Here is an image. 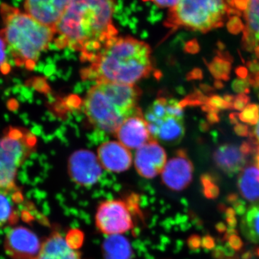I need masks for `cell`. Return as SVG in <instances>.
I'll return each mask as SVG.
<instances>
[{
  "instance_id": "obj_1",
  "label": "cell",
  "mask_w": 259,
  "mask_h": 259,
  "mask_svg": "<svg viewBox=\"0 0 259 259\" xmlns=\"http://www.w3.org/2000/svg\"><path fill=\"white\" fill-rule=\"evenodd\" d=\"M115 7V0H70L54 28L56 47L77 51L81 60L89 62L117 36L113 21Z\"/></svg>"
},
{
  "instance_id": "obj_2",
  "label": "cell",
  "mask_w": 259,
  "mask_h": 259,
  "mask_svg": "<svg viewBox=\"0 0 259 259\" xmlns=\"http://www.w3.org/2000/svg\"><path fill=\"white\" fill-rule=\"evenodd\" d=\"M88 63L81 76L96 83L136 85L148 77L153 69L151 47L131 36L117 35Z\"/></svg>"
},
{
  "instance_id": "obj_3",
  "label": "cell",
  "mask_w": 259,
  "mask_h": 259,
  "mask_svg": "<svg viewBox=\"0 0 259 259\" xmlns=\"http://www.w3.org/2000/svg\"><path fill=\"white\" fill-rule=\"evenodd\" d=\"M0 16L3 21L0 35L15 64L26 69H34L40 56L54 42V29L8 3L0 5Z\"/></svg>"
},
{
  "instance_id": "obj_4",
  "label": "cell",
  "mask_w": 259,
  "mask_h": 259,
  "mask_svg": "<svg viewBox=\"0 0 259 259\" xmlns=\"http://www.w3.org/2000/svg\"><path fill=\"white\" fill-rule=\"evenodd\" d=\"M141 94L136 85L97 82L87 93L83 112L95 128L115 134L121 124L139 110Z\"/></svg>"
},
{
  "instance_id": "obj_5",
  "label": "cell",
  "mask_w": 259,
  "mask_h": 259,
  "mask_svg": "<svg viewBox=\"0 0 259 259\" xmlns=\"http://www.w3.org/2000/svg\"><path fill=\"white\" fill-rule=\"evenodd\" d=\"M233 15L231 0H180L168 10L164 25L206 33L222 28Z\"/></svg>"
},
{
  "instance_id": "obj_6",
  "label": "cell",
  "mask_w": 259,
  "mask_h": 259,
  "mask_svg": "<svg viewBox=\"0 0 259 259\" xmlns=\"http://www.w3.org/2000/svg\"><path fill=\"white\" fill-rule=\"evenodd\" d=\"M36 144L35 135L23 127H10L0 138V190L18 187L19 169L34 152Z\"/></svg>"
},
{
  "instance_id": "obj_7",
  "label": "cell",
  "mask_w": 259,
  "mask_h": 259,
  "mask_svg": "<svg viewBox=\"0 0 259 259\" xmlns=\"http://www.w3.org/2000/svg\"><path fill=\"white\" fill-rule=\"evenodd\" d=\"M183 109L175 99H156L144 114L152 139L166 144L180 143L185 132Z\"/></svg>"
},
{
  "instance_id": "obj_8",
  "label": "cell",
  "mask_w": 259,
  "mask_h": 259,
  "mask_svg": "<svg viewBox=\"0 0 259 259\" xmlns=\"http://www.w3.org/2000/svg\"><path fill=\"white\" fill-rule=\"evenodd\" d=\"M99 231L107 236L122 235L134 226L132 213L121 199H109L100 204L95 214Z\"/></svg>"
},
{
  "instance_id": "obj_9",
  "label": "cell",
  "mask_w": 259,
  "mask_h": 259,
  "mask_svg": "<svg viewBox=\"0 0 259 259\" xmlns=\"http://www.w3.org/2000/svg\"><path fill=\"white\" fill-rule=\"evenodd\" d=\"M234 20L241 28L242 47L253 52L259 46V0H231Z\"/></svg>"
},
{
  "instance_id": "obj_10",
  "label": "cell",
  "mask_w": 259,
  "mask_h": 259,
  "mask_svg": "<svg viewBox=\"0 0 259 259\" xmlns=\"http://www.w3.org/2000/svg\"><path fill=\"white\" fill-rule=\"evenodd\" d=\"M42 243L32 230L24 226L13 227L5 236V253L12 259H35Z\"/></svg>"
},
{
  "instance_id": "obj_11",
  "label": "cell",
  "mask_w": 259,
  "mask_h": 259,
  "mask_svg": "<svg viewBox=\"0 0 259 259\" xmlns=\"http://www.w3.org/2000/svg\"><path fill=\"white\" fill-rule=\"evenodd\" d=\"M115 134L118 142L129 150H138L153 140L147 121L140 108L121 124Z\"/></svg>"
},
{
  "instance_id": "obj_12",
  "label": "cell",
  "mask_w": 259,
  "mask_h": 259,
  "mask_svg": "<svg viewBox=\"0 0 259 259\" xmlns=\"http://www.w3.org/2000/svg\"><path fill=\"white\" fill-rule=\"evenodd\" d=\"M102 166L93 153L79 151L74 153L69 161V173L76 185L90 187L95 185L102 175Z\"/></svg>"
},
{
  "instance_id": "obj_13",
  "label": "cell",
  "mask_w": 259,
  "mask_h": 259,
  "mask_svg": "<svg viewBox=\"0 0 259 259\" xmlns=\"http://www.w3.org/2000/svg\"><path fill=\"white\" fill-rule=\"evenodd\" d=\"M194 166L186 151L180 150L166 162L161 172L162 182L169 190L182 191L192 182Z\"/></svg>"
},
{
  "instance_id": "obj_14",
  "label": "cell",
  "mask_w": 259,
  "mask_h": 259,
  "mask_svg": "<svg viewBox=\"0 0 259 259\" xmlns=\"http://www.w3.org/2000/svg\"><path fill=\"white\" fill-rule=\"evenodd\" d=\"M166 153L157 141L151 140L136 150L134 165L140 176L153 179L161 174L166 163Z\"/></svg>"
},
{
  "instance_id": "obj_15",
  "label": "cell",
  "mask_w": 259,
  "mask_h": 259,
  "mask_svg": "<svg viewBox=\"0 0 259 259\" xmlns=\"http://www.w3.org/2000/svg\"><path fill=\"white\" fill-rule=\"evenodd\" d=\"M69 3L70 0H23L24 11L39 23L54 30Z\"/></svg>"
},
{
  "instance_id": "obj_16",
  "label": "cell",
  "mask_w": 259,
  "mask_h": 259,
  "mask_svg": "<svg viewBox=\"0 0 259 259\" xmlns=\"http://www.w3.org/2000/svg\"><path fill=\"white\" fill-rule=\"evenodd\" d=\"M97 158L102 168L113 173L127 171L133 162L131 151L118 141L102 144L97 151Z\"/></svg>"
},
{
  "instance_id": "obj_17",
  "label": "cell",
  "mask_w": 259,
  "mask_h": 259,
  "mask_svg": "<svg viewBox=\"0 0 259 259\" xmlns=\"http://www.w3.org/2000/svg\"><path fill=\"white\" fill-rule=\"evenodd\" d=\"M213 160L221 171L233 176L243 169L246 163L247 156L240 146L223 144L214 151Z\"/></svg>"
},
{
  "instance_id": "obj_18",
  "label": "cell",
  "mask_w": 259,
  "mask_h": 259,
  "mask_svg": "<svg viewBox=\"0 0 259 259\" xmlns=\"http://www.w3.org/2000/svg\"><path fill=\"white\" fill-rule=\"evenodd\" d=\"M35 259H81V256L67 238L59 233H54L42 242L41 249Z\"/></svg>"
},
{
  "instance_id": "obj_19",
  "label": "cell",
  "mask_w": 259,
  "mask_h": 259,
  "mask_svg": "<svg viewBox=\"0 0 259 259\" xmlns=\"http://www.w3.org/2000/svg\"><path fill=\"white\" fill-rule=\"evenodd\" d=\"M23 199V194L18 187L0 190V229L18 221L19 207Z\"/></svg>"
},
{
  "instance_id": "obj_20",
  "label": "cell",
  "mask_w": 259,
  "mask_h": 259,
  "mask_svg": "<svg viewBox=\"0 0 259 259\" xmlns=\"http://www.w3.org/2000/svg\"><path fill=\"white\" fill-rule=\"evenodd\" d=\"M238 187L243 198L250 202L259 200V168L247 166L238 177Z\"/></svg>"
},
{
  "instance_id": "obj_21",
  "label": "cell",
  "mask_w": 259,
  "mask_h": 259,
  "mask_svg": "<svg viewBox=\"0 0 259 259\" xmlns=\"http://www.w3.org/2000/svg\"><path fill=\"white\" fill-rule=\"evenodd\" d=\"M102 250L105 259H131L132 257L131 245L122 235L107 236Z\"/></svg>"
},
{
  "instance_id": "obj_22",
  "label": "cell",
  "mask_w": 259,
  "mask_h": 259,
  "mask_svg": "<svg viewBox=\"0 0 259 259\" xmlns=\"http://www.w3.org/2000/svg\"><path fill=\"white\" fill-rule=\"evenodd\" d=\"M241 225L245 236L253 243H259V202L248 209Z\"/></svg>"
},
{
  "instance_id": "obj_23",
  "label": "cell",
  "mask_w": 259,
  "mask_h": 259,
  "mask_svg": "<svg viewBox=\"0 0 259 259\" xmlns=\"http://www.w3.org/2000/svg\"><path fill=\"white\" fill-rule=\"evenodd\" d=\"M211 74L217 80L228 81L231 71V62L216 56L211 62L207 63Z\"/></svg>"
},
{
  "instance_id": "obj_24",
  "label": "cell",
  "mask_w": 259,
  "mask_h": 259,
  "mask_svg": "<svg viewBox=\"0 0 259 259\" xmlns=\"http://www.w3.org/2000/svg\"><path fill=\"white\" fill-rule=\"evenodd\" d=\"M240 120L250 125H256L259 120V105L250 104L244 110L238 114Z\"/></svg>"
},
{
  "instance_id": "obj_25",
  "label": "cell",
  "mask_w": 259,
  "mask_h": 259,
  "mask_svg": "<svg viewBox=\"0 0 259 259\" xmlns=\"http://www.w3.org/2000/svg\"><path fill=\"white\" fill-rule=\"evenodd\" d=\"M202 184L203 186L204 193L208 198H214L219 193V189L214 184L212 176L209 175H204L202 177Z\"/></svg>"
},
{
  "instance_id": "obj_26",
  "label": "cell",
  "mask_w": 259,
  "mask_h": 259,
  "mask_svg": "<svg viewBox=\"0 0 259 259\" xmlns=\"http://www.w3.org/2000/svg\"><path fill=\"white\" fill-rule=\"evenodd\" d=\"M206 104L219 111L221 110L233 109V105L228 103L223 99V97L218 96V95H213V96L208 97V100Z\"/></svg>"
},
{
  "instance_id": "obj_27",
  "label": "cell",
  "mask_w": 259,
  "mask_h": 259,
  "mask_svg": "<svg viewBox=\"0 0 259 259\" xmlns=\"http://www.w3.org/2000/svg\"><path fill=\"white\" fill-rule=\"evenodd\" d=\"M250 85L248 79H236L232 82V89L235 93L246 95L249 93Z\"/></svg>"
},
{
  "instance_id": "obj_28",
  "label": "cell",
  "mask_w": 259,
  "mask_h": 259,
  "mask_svg": "<svg viewBox=\"0 0 259 259\" xmlns=\"http://www.w3.org/2000/svg\"><path fill=\"white\" fill-rule=\"evenodd\" d=\"M250 102L249 97L245 94H239L235 97L234 101L233 103V109L237 110H243L247 107V105H248V102Z\"/></svg>"
},
{
  "instance_id": "obj_29",
  "label": "cell",
  "mask_w": 259,
  "mask_h": 259,
  "mask_svg": "<svg viewBox=\"0 0 259 259\" xmlns=\"http://www.w3.org/2000/svg\"><path fill=\"white\" fill-rule=\"evenodd\" d=\"M143 1L153 3L158 8H168V10H170L176 6L180 0H143Z\"/></svg>"
},
{
  "instance_id": "obj_30",
  "label": "cell",
  "mask_w": 259,
  "mask_h": 259,
  "mask_svg": "<svg viewBox=\"0 0 259 259\" xmlns=\"http://www.w3.org/2000/svg\"><path fill=\"white\" fill-rule=\"evenodd\" d=\"M7 48L6 42L4 39L0 35V68L3 67L7 61Z\"/></svg>"
},
{
  "instance_id": "obj_31",
  "label": "cell",
  "mask_w": 259,
  "mask_h": 259,
  "mask_svg": "<svg viewBox=\"0 0 259 259\" xmlns=\"http://www.w3.org/2000/svg\"><path fill=\"white\" fill-rule=\"evenodd\" d=\"M234 131L238 136H242V137H246L250 135L249 128L248 126L243 125V124H236L234 127Z\"/></svg>"
},
{
  "instance_id": "obj_32",
  "label": "cell",
  "mask_w": 259,
  "mask_h": 259,
  "mask_svg": "<svg viewBox=\"0 0 259 259\" xmlns=\"http://www.w3.org/2000/svg\"><path fill=\"white\" fill-rule=\"evenodd\" d=\"M203 78V74H202V70L200 69H194L187 75V79L188 80H197L202 79Z\"/></svg>"
},
{
  "instance_id": "obj_33",
  "label": "cell",
  "mask_w": 259,
  "mask_h": 259,
  "mask_svg": "<svg viewBox=\"0 0 259 259\" xmlns=\"http://www.w3.org/2000/svg\"><path fill=\"white\" fill-rule=\"evenodd\" d=\"M250 141L259 146V120L256 125H255L254 128H253L251 132L250 133Z\"/></svg>"
},
{
  "instance_id": "obj_34",
  "label": "cell",
  "mask_w": 259,
  "mask_h": 259,
  "mask_svg": "<svg viewBox=\"0 0 259 259\" xmlns=\"http://www.w3.org/2000/svg\"><path fill=\"white\" fill-rule=\"evenodd\" d=\"M248 69L251 71L252 75L259 74V61L257 60H253L249 61L247 64Z\"/></svg>"
},
{
  "instance_id": "obj_35",
  "label": "cell",
  "mask_w": 259,
  "mask_h": 259,
  "mask_svg": "<svg viewBox=\"0 0 259 259\" xmlns=\"http://www.w3.org/2000/svg\"><path fill=\"white\" fill-rule=\"evenodd\" d=\"M185 50L190 54H197L199 51V45L196 41L188 42L186 46Z\"/></svg>"
},
{
  "instance_id": "obj_36",
  "label": "cell",
  "mask_w": 259,
  "mask_h": 259,
  "mask_svg": "<svg viewBox=\"0 0 259 259\" xmlns=\"http://www.w3.org/2000/svg\"><path fill=\"white\" fill-rule=\"evenodd\" d=\"M207 122L209 124H214L220 121L219 115L217 112H211L207 113Z\"/></svg>"
},
{
  "instance_id": "obj_37",
  "label": "cell",
  "mask_w": 259,
  "mask_h": 259,
  "mask_svg": "<svg viewBox=\"0 0 259 259\" xmlns=\"http://www.w3.org/2000/svg\"><path fill=\"white\" fill-rule=\"evenodd\" d=\"M236 73L240 79H245L248 76V69L243 66L237 68Z\"/></svg>"
},
{
  "instance_id": "obj_38",
  "label": "cell",
  "mask_w": 259,
  "mask_h": 259,
  "mask_svg": "<svg viewBox=\"0 0 259 259\" xmlns=\"http://www.w3.org/2000/svg\"><path fill=\"white\" fill-rule=\"evenodd\" d=\"M200 89L203 93H211L213 91L212 87L204 84V83H203V84H200Z\"/></svg>"
},
{
  "instance_id": "obj_39",
  "label": "cell",
  "mask_w": 259,
  "mask_h": 259,
  "mask_svg": "<svg viewBox=\"0 0 259 259\" xmlns=\"http://www.w3.org/2000/svg\"><path fill=\"white\" fill-rule=\"evenodd\" d=\"M229 118L232 124H235V125H236V124L238 123V118H239V117H238V114L232 113L230 115Z\"/></svg>"
},
{
  "instance_id": "obj_40",
  "label": "cell",
  "mask_w": 259,
  "mask_h": 259,
  "mask_svg": "<svg viewBox=\"0 0 259 259\" xmlns=\"http://www.w3.org/2000/svg\"><path fill=\"white\" fill-rule=\"evenodd\" d=\"M254 161L255 166L259 168V146H258V147H257L256 151H255Z\"/></svg>"
},
{
  "instance_id": "obj_41",
  "label": "cell",
  "mask_w": 259,
  "mask_h": 259,
  "mask_svg": "<svg viewBox=\"0 0 259 259\" xmlns=\"http://www.w3.org/2000/svg\"><path fill=\"white\" fill-rule=\"evenodd\" d=\"M200 129L202 130V131H206L209 129V123L208 122H204V121H202L200 123Z\"/></svg>"
},
{
  "instance_id": "obj_42",
  "label": "cell",
  "mask_w": 259,
  "mask_h": 259,
  "mask_svg": "<svg viewBox=\"0 0 259 259\" xmlns=\"http://www.w3.org/2000/svg\"><path fill=\"white\" fill-rule=\"evenodd\" d=\"M214 87L216 89H222L223 88V87H224V85H223V83L222 81H220V80H216L215 81H214Z\"/></svg>"
},
{
  "instance_id": "obj_43",
  "label": "cell",
  "mask_w": 259,
  "mask_h": 259,
  "mask_svg": "<svg viewBox=\"0 0 259 259\" xmlns=\"http://www.w3.org/2000/svg\"><path fill=\"white\" fill-rule=\"evenodd\" d=\"M254 53H255V56H256V57L258 58V59H259V46H258V47H257L256 48H255V50H254Z\"/></svg>"
}]
</instances>
